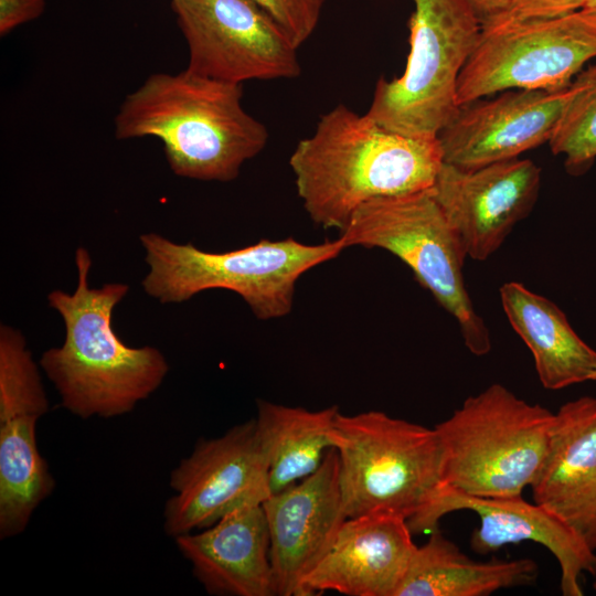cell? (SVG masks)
Segmentation results:
<instances>
[{
	"label": "cell",
	"instance_id": "8992f818",
	"mask_svg": "<svg viewBox=\"0 0 596 596\" xmlns=\"http://www.w3.org/2000/svg\"><path fill=\"white\" fill-rule=\"evenodd\" d=\"M334 438L348 518L391 513L409 521L446 487L435 428L379 411L339 413Z\"/></svg>",
	"mask_w": 596,
	"mask_h": 596
},
{
	"label": "cell",
	"instance_id": "484cf974",
	"mask_svg": "<svg viewBox=\"0 0 596 596\" xmlns=\"http://www.w3.org/2000/svg\"><path fill=\"white\" fill-rule=\"evenodd\" d=\"M585 0H508L505 9L482 24V31L563 17L583 9Z\"/></svg>",
	"mask_w": 596,
	"mask_h": 596
},
{
	"label": "cell",
	"instance_id": "e0dca14e",
	"mask_svg": "<svg viewBox=\"0 0 596 596\" xmlns=\"http://www.w3.org/2000/svg\"><path fill=\"white\" fill-rule=\"evenodd\" d=\"M530 487L535 503L596 551V397L581 396L554 413L546 453Z\"/></svg>",
	"mask_w": 596,
	"mask_h": 596
},
{
	"label": "cell",
	"instance_id": "30bf717a",
	"mask_svg": "<svg viewBox=\"0 0 596 596\" xmlns=\"http://www.w3.org/2000/svg\"><path fill=\"white\" fill-rule=\"evenodd\" d=\"M171 8L190 72L240 85L300 75L298 47L252 0H171Z\"/></svg>",
	"mask_w": 596,
	"mask_h": 596
},
{
	"label": "cell",
	"instance_id": "8fae6325",
	"mask_svg": "<svg viewBox=\"0 0 596 596\" xmlns=\"http://www.w3.org/2000/svg\"><path fill=\"white\" fill-rule=\"evenodd\" d=\"M169 485L174 494L164 504L163 530L172 539L206 529L240 507L262 504L270 488L256 419L199 439L172 469Z\"/></svg>",
	"mask_w": 596,
	"mask_h": 596
},
{
	"label": "cell",
	"instance_id": "3957f363",
	"mask_svg": "<svg viewBox=\"0 0 596 596\" xmlns=\"http://www.w3.org/2000/svg\"><path fill=\"white\" fill-rule=\"evenodd\" d=\"M242 85L184 70L155 73L121 103L118 139L155 137L174 174L228 182L266 146L268 131L242 105Z\"/></svg>",
	"mask_w": 596,
	"mask_h": 596
},
{
	"label": "cell",
	"instance_id": "d6986e66",
	"mask_svg": "<svg viewBox=\"0 0 596 596\" xmlns=\"http://www.w3.org/2000/svg\"><path fill=\"white\" fill-rule=\"evenodd\" d=\"M499 292L507 319L531 351L544 389L596 382V351L556 304L518 281L503 284Z\"/></svg>",
	"mask_w": 596,
	"mask_h": 596
},
{
	"label": "cell",
	"instance_id": "83f0119b",
	"mask_svg": "<svg viewBox=\"0 0 596 596\" xmlns=\"http://www.w3.org/2000/svg\"><path fill=\"white\" fill-rule=\"evenodd\" d=\"M473 10L478 14L481 24L488 22L499 13H501L507 4L508 0H468Z\"/></svg>",
	"mask_w": 596,
	"mask_h": 596
},
{
	"label": "cell",
	"instance_id": "7402d4cb",
	"mask_svg": "<svg viewBox=\"0 0 596 596\" xmlns=\"http://www.w3.org/2000/svg\"><path fill=\"white\" fill-rule=\"evenodd\" d=\"M33 415L0 418V539L22 533L55 480L36 443Z\"/></svg>",
	"mask_w": 596,
	"mask_h": 596
},
{
	"label": "cell",
	"instance_id": "9a60e30c",
	"mask_svg": "<svg viewBox=\"0 0 596 596\" xmlns=\"http://www.w3.org/2000/svg\"><path fill=\"white\" fill-rule=\"evenodd\" d=\"M459 510H470L479 517L480 524L470 538V547L477 554L486 555L522 541L546 547L558 562L564 596H583L581 576L584 573L596 575V551L550 510L525 501L522 496L480 498L445 487L427 509L407 524L412 533H430L438 529L444 515Z\"/></svg>",
	"mask_w": 596,
	"mask_h": 596
},
{
	"label": "cell",
	"instance_id": "ac0fdd59",
	"mask_svg": "<svg viewBox=\"0 0 596 596\" xmlns=\"http://www.w3.org/2000/svg\"><path fill=\"white\" fill-rule=\"evenodd\" d=\"M174 542L206 593L275 596L262 504L240 507L206 529L175 536Z\"/></svg>",
	"mask_w": 596,
	"mask_h": 596
},
{
	"label": "cell",
	"instance_id": "5bb4252c",
	"mask_svg": "<svg viewBox=\"0 0 596 596\" xmlns=\"http://www.w3.org/2000/svg\"><path fill=\"white\" fill-rule=\"evenodd\" d=\"M269 532L274 595L301 596V585L332 546L348 519L339 455L330 449L320 467L263 503Z\"/></svg>",
	"mask_w": 596,
	"mask_h": 596
},
{
	"label": "cell",
	"instance_id": "d4e9b609",
	"mask_svg": "<svg viewBox=\"0 0 596 596\" xmlns=\"http://www.w3.org/2000/svg\"><path fill=\"white\" fill-rule=\"evenodd\" d=\"M299 47L313 33L324 0H252Z\"/></svg>",
	"mask_w": 596,
	"mask_h": 596
},
{
	"label": "cell",
	"instance_id": "f1b7e54d",
	"mask_svg": "<svg viewBox=\"0 0 596 596\" xmlns=\"http://www.w3.org/2000/svg\"><path fill=\"white\" fill-rule=\"evenodd\" d=\"M583 9L596 12V0H585Z\"/></svg>",
	"mask_w": 596,
	"mask_h": 596
},
{
	"label": "cell",
	"instance_id": "5b68a950",
	"mask_svg": "<svg viewBox=\"0 0 596 596\" xmlns=\"http://www.w3.org/2000/svg\"><path fill=\"white\" fill-rule=\"evenodd\" d=\"M554 413L491 384L467 397L439 436L446 487L480 498L522 496L533 482L549 445Z\"/></svg>",
	"mask_w": 596,
	"mask_h": 596
},
{
	"label": "cell",
	"instance_id": "9c48e42d",
	"mask_svg": "<svg viewBox=\"0 0 596 596\" xmlns=\"http://www.w3.org/2000/svg\"><path fill=\"white\" fill-rule=\"evenodd\" d=\"M596 60V12L481 31L457 87L460 105L507 89L561 91Z\"/></svg>",
	"mask_w": 596,
	"mask_h": 596
},
{
	"label": "cell",
	"instance_id": "f546056e",
	"mask_svg": "<svg viewBox=\"0 0 596 596\" xmlns=\"http://www.w3.org/2000/svg\"><path fill=\"white\" fill-rule=\"evenodd\" d=\"M594 589H595V592H596V582L594 583Z\"/></svg>",
	"mask_w": 596,
	"mask_h": 596
},
{
	"label": "cell",
	"instance_id": "7c38bea8",
	"mask_svg": "<svg viewBox=\"0 0 596 596\" xmlns=\"http://www.w3.org/2000/svg\"><path fill=\"white\" fill-rule=\"evenodd\" d=\"M540 185L541 169L530 159L514 158L473 169L444 162L433 192L467 256L481 262L529 215Z\"/></svg>",
	"mask_w": 596,
	"mask_h": 596
},
{
	"label": "cell",
	"instance_id": "52a82bcc",
	"mask_svg": "<svg viewBox=\"0 0 596 596\" xmlns=\"http://www.w3.org/2000/svg\"><path fill=\"white\" fill-rule=\"evenodd\" d=\"M338 238L344 248L379 247L397 256L455 318L467 349L478 356L491 350L489 329L475 310L465 285V245L436 201L433 188L364 202Z\"/></svg>",
	"mask_w": 596,
	"mask_h": 596
},
{
	"label": "cell",
	"instance_id": "44dd1931",
	"mask_svg": "<svg viewBox=\"0 0 596 596\" xmlns=\"http://www.w3.org/2000/svg\"><path fill=\"white\" fill-rule=\"evenodd\" d=\"M338 406L308 411L258 400L257 433L268 460L270 494L313 473L336 449Z\"/></svg>",
	"mask_w": 596,
	"mask_h": 596
},
{
	"label": "cell",
	"instance_id": "277c9868",
	"mask_svg": "<svg viewBox=\"0 0 596 596\" xmlns=\"http://www.w3.org/2000/svg\"><path fill=\"white\" fill-rule=\"evenodd\" d=\"M139 241L149 266L141 285L153 299L179 304L207 289H226L240 295L262 320L288 315L299 277L344 249L339 238L317 245L292 237L262 240L222 253L178 244L157 233L141 234Z\"/></svg>",
	"mask_w": 596,
	"mask_h": 596
},
{
	"label": "cell",
	"instance_id": "ffe728a7",
	"mask_svg": "<svg viewBox=\"0 0 596 596\" xmlns=\"http://www.w3.org/2000/svg\"><path fill=\"white\" fill-rule=\"evenodd\" d=\"M538 575L539 566L531 558L473 561L436 529L416 546L396 596H487L530 585Z\"/></svg>",
	"mask_w": 596,
	"mask_h": 596
},
{
	"label": "cell",
	"instance_id": "603a6c76",
	"mask_svg": "<svg viewBox=\"0 0 596 596\" xmlns=\"http://www.w3.org/2000/svg\"><path fill=\"white\" fill-rule=\"evenodd\" d=\"M573 96L549 141L555 156L564 157L572 175L585 173L596 160V60L573 81Z\"/></svg>",
	"mask_w": 596,
	"mask_h": 596
},
{
	"label": "cell",
	"instance_id": "4316f807",
	"mask_svg": "<svg viewBox=\"0 0 596 596\" xmlns=\"http://www.w3.org/2000/svg\"><path fill=\"white\" fill-rule=\"evenodd\" d=\"M44 7L45 0H0V34L36 19Z\"/></svg>",
	"mask_w": 596,
	"mask_h": 596
},
{
	"label": "cell",
	"instance_id": "7a4b0ae2",
	"mask_svg": "<svg viewBox=\"0 0 596 596\" xmlns=\"http://www.w3.org/2000/svg\"><path fill=\"white\" fill-rule=\"evenodd\" d=\"M77 285L61 289L47 304L63 319L61 347L43 352L40 365L54 384L61 405L74 416L113 418L130 413L163 382L168 362L160 350L129 347L113 329V310L129 291L123 283L91 288L92 259L85 247L75 252Z\"/></svg>",
	"mask_w": 596,
	"mask_h": 596
},
{
	"label": "cell",
	"instance_id": "6da1fadb",
	"mask_svg": "<svg viewBox=\"0 0 596 596\" xmlns=\"http://www.w3.org/2000/svg\"><path fill=\"white\" fill-rule=\"evenodd\" d=\"M443 163L437 137L402 135L342 104L320 117L289 159L310 219L339 232L366 201L432 189Z\"/></svg>",
	"mask_w": 596,
	"mask_h": 596
},
{
	"label": "cell",
	"instance_id": "ba28073f",
	"mask_svg": "<svg viewBox=\"0 0 596 596\" xmlns=\"http://www.w3.org/2000/svg\"><path fill=\"white\" fill-rule=\"evenodd\" d=\"M404 73L380 78L366 115L411 137H437L459 109V75L482 31L468 0H414Z\"/></svg>",
	"mask_w": 596,
	"mask_h": 596
},
{
	"label": "cell",
	"instance_id": "cb8c5ba5",
	"mask_svg": "<svg viewBox=\"0 0 596 596\" xmlns=\"http://www.w3.org/2000/svg\"><path fill=\"white\" fill-rule=\"evenodd\" d=\"M50 404L38 366L23 334L0 326V418L13 415L42 417Z\"/></svg>",
	"mask_w": 596,
	"mask_h": 596
},
{
	"label": "cell",
	"instance_id": "2e32d148",
	"mask_svg": "<svg viewBox=\"0 0 596 596\" xmlns=\"http://www.w3.org/2000/svg\"><path fill=\"white\" fill-rule=\"evenodd\" d=\"M417 545L396 514L348 518L320 563L301 585V596L332 590L348 596H396Z\"/></svg>",
	"mask_w": 596,
	"mask_h": 596
},
{
	"label": "cell",
	"instance_id": "4fadbf2b",
	"mask_svg": "<svg viewBox=\"0 0 596 596\" xmlns=\"http://www.w3.org/2000/svg\"><path fill=\"white\" fill-rule=\"evenodd\" d=\"M573 92L507 89L460 105L437 135L444 162L473 169L549 143Z\"/></svg>",
	"mask_w": 596,
	"mask_h": 596
}]
</instances>
